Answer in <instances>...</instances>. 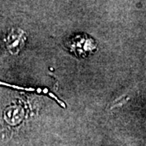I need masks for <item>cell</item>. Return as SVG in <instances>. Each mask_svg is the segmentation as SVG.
<instances>
[{"label": "cell", "instance_id": "obj_1", "mask_svg": "<svg viewBox=\"0 0 146 146\" xmlns=\"http://www.w3.org/2000/svg\"><path fill=\"white\" fill-rule=\"evenodd\" d=\"M0 84L1 85H5V86H7V87H11V88H13V89H20V90H25V91H28V92H33L35 90L33 88H23V87H20V86H17V85H12V84H9L3 83V82H1V81H0Z\"/></svg>", "mask_w": 146, "mask_h": 146}]
</instances>
